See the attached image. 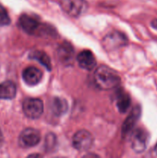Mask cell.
I'll list each match as a JSON object with an SVG mask.
<instances>
[{
    "label": "cell",
    "mask_w": 157,
    "mask_h": 158,
    "mask_svg": "<svg viewBox=\"0 0 157 158\" xmlns=\"http://www.w3.org/2000/svg\"><path fill=\"white\" fill-rule=\"evenodd\" d=\"M58 60L65 64L72 63L74 56V49L70 43L64 42L59 45L57 49Z\"/></svg>",
    "instance_id": "cell-11"
},
{
    "label": "cell",
    "mask_w": 157,
    "mask_h": 158,
    "mask_svg": "<svg viewBox=\"0 0 157 158\" xmlns=\"http://www.w3.org/2000/svg\"><path fill=\"white\" fill-rule=\"evenodd\" d=\"M154 152H155V155L157 156V143H156V145H155V149H154Z\"/></svg>",
    "instance_id": "cell-20"
},
{
    "label": "cell",
    "mask_w": 157,
    "mask_h": 158,
    "mask_svg": "<svg viewBox=\"0 0 157 158\" xmlns=\"http://www.w3.org/2000/svg\"><path fill=\"white\" fill-rule=\"evenodd\" d=\"M43 110V103L39 99L27 98L23 101L22 110L25 115L29 118H38L42 114Z\"/></svg>",
    "instance_id": "cell-4"
},
{
    "label": "cell",
    "mask_w": 157,
    "mask_h": 158,
    "mask_svg": "<svg viewBox=\"0 0 157 158\" xmlns=\"http://www.w3.org/2000/svg\"><path fill=\"white\" fill-rule=\"evenodd\" d=\"M116 106L120 113H126L131 104L129 96L123 91H119L116 94Z\"/></svg>",
    "instance_id": "cell-14"
},
{
    "label": "cell",
    "mask_w": 157,
    "mask_h": 158,
    "mask_svg": "<svg viewBox=\"0 0 157 158\" xmlns=\"http://www.w3.org/2000/svg\"><path fill=\"white\" fill-rule=\"evenodd\" d=\"M60 6L66 14L72 17L80 16L88 9L86 0H62Z\"/></svg>",
    "instance_id": "cell-2"
},
{
    "label": "cell",
    "mask_w": 157,
    "mask_h": 158,
    "mask_svg": "<svg viewBox=\"0 0 157 158\" xmlns=\"http://www.w3.org/2000/svg\"><path fill=\"white\" fill-rule=\"evenodd\" d=\"M139 116V109L135 108L131 112V114H129V116L123 123V128H122L123 135L127 134V133H129L132 129V127H133L134 125L136 123L137 120H138Z\"/></svg>",
    "instance_id": "cell-15"
},
{
    "label": "cell",
    "mask_w": 157,
    "mask_h": 158,
    "mask_svg": "<svg viewBox=\"0 0 157 158\" xmlns=\"http://www.w3.org/2000/svg\"><path fill=\"white\" fill-rule=\"evenodd\" d=\"M16 95V86L12 81H5L0 83V99L12 100Z\"/></svg>",
    "instance_id": "cell-12"
},
{
    "label": "cell",
    "mask_w": 157,
    "mask_h": 158,
    "mask_svg": "<svg viewBox=\"0 0 157 158\" xmlns=\"http://www.w3.org/2000/svg\"><path fill=\"white\" fill-rule=\"evenodd\" d=\"M127 44V38L124 34L113 31L107 34L103 40V46L106 51H113Z\"/></svg>",
    "instance_id": "cell-3"
},
{
    "label": "cell",
    "mask_w": 157,
    "mask_h": 158,
    "mask_svg": "<svg viewBox=\"0 0 157 158\" xmlns=\"http://www.w3.org/2000/svg\"><path fill=\"white\" fill-rule=\"evenodd\" d=\"M42 73L35 66H29L22 72V79L25 83L29 86H35L38 84L42 80Z\"/></svg>",
    "instance_id": "cell-10"
},
{
    "label": "cell",
    "mask_w": 157,
    "mask_h": 158,
    "mask_svg": "<svg viewBox=\"0 0 157 158\" xmlns=\"http://www.w3.org/2000/svg\"><path fill=\"white\" fill-rule=\"evenodd\" d=\"M94 81L99 89L109 90L116 88L121 83V79L112 69L106 66H100L94 73Z\"/></svg>",
    "instance_id": "cell-1"
},
{
    "label": "cell",
    "mask_w": 157,
    "mask_h": 158,
    "mask_svg": "<svg viewBox=\"0 0 157 158\" xmlns=\"http://www.w3.org/2000/svg\"><path fill=\"white\" fill-rule=\"evenodd\" d=\"M55 143H56V138H55L54 134H49L46 136V148H47L48 150L54 148V147L55 146Z\"/></svg>",
    "instance_id": "cell-18"
},
{
    "label": "cell",
    "mask_w": 157,
    "mask_h": 158,
    "mask_svg": "<svg viewBox=\"0 0 157 158\" xmlns=\"http://www.w3.org/2000/svg\"><path fill=\"white\" fill-rule=\"evenodd\" d=\"M30 58L33 60H37L39 62L42 66H44L48 70L50 71L52 69V64H51V60L49 59V56L46 52L39 50H35L30 53Z\"/></svg>",
    "instance_id": "cell-16"
},
{
    "label": "cell",
    "mask_w": 157,
    "mask_h": 158,
    "mask_svg": "<svg viewBox=\"0 0 157 158\" xmlns=\"http://www.w3.org/2000/svg\"><path fill=\"white\" fill-rule=\"evenodd\" d=\"M3 140H4V138H3L2 133L1 130H0V148H1L2 145V143H3Z\"/></svg>",
    "instance_id": "cell-19"
},
{
    "label": "cell",
    "mask_w": 157,
    "mask_h": 158,
    "mask_svg": "<svg viewBox=\"0 0 157 158\" xmlns=\"http://www.w3.org/2000/svg\"><path fill=\"white\" fill-rule=\"evenodd\" d=\"M19 25L22 29L29 35H35L42 32V25L38 19L28 14H24L19 18Z\"/></svg>",
    "instance_id": "cell-8"
},
{
    "label": "cell",
    "mask_w": 157,
    "mask_h": 158,
    "mask_svg": "<svg viewBox=\"0 0 157 158\" xmlns=\"http://www.w3.org/2000/svg\"><path fill=\"white\" fill-rule=\"evenodd\" d=\"M41 140L40 132L34 128H26L20 134L18 143L23 148H33L36 146Z\"/></svg>",
    "instance_id": "cell-6"
},
{
    "label": "cell",
    "mask_w": 157,
    "mask_h": 158,
    "mask_svg": "<svg viewBox=\"0 0 157 158\" xmlns=\"http://www.w3.org/2000/svg\"><path fill=\"white\" fill-rule=\"evenodd\" d=\"M51 110L54 115L59 116L66 114L68 110V103L64 99L60 97H55L51 103Z\"/></svg>",
    "instance_id": "cell-13"
},
{
    "label": "cell",
    "mask_w": 157,
    "mask_h": 158,
    "mask_svg": "<svg viewBox=\"0 0 157 158\" xmlns=\"http://www.w3.org/2000/svg\"><path fill=\"white\" fill-rule=\"evenodd\" d=\"M10 23V18L7 11L0 4V26H8Z\"/></svg>",
    "instance_id": "cell-17"
},
{
    "label": "cell",
    "mask_w": 157,
    "mask_h": 158,
    "mask_svg": "<svg viewBox=\"0 0 157 158\" xmlns=\"http://www.w3.org/2000/svg\"><path fill=\"white\" fill-rule=\"evenodd\" d=\"M78 66L86 70H92L96 66V60L94 54L90 50H83L77 56Z\"/></svg>",
    "instance_id": "cell-9"
},
{
    "label": "cell",
    "mask_w": 157,
    "mask_h": 158,
    "mask_svg": "<svg viewBox=\"0 0 157 158\" xmlns=\"http://www.w3.org/2000/svg\"><path fill=\"white\" fill-rule=\"evenodd\" d=\"M149 136L143 128H137L131 135V148L135 153H142L147 147Z\"/></svg>",
    "instance_id": "cell-7"
},
{
    "label": "cell",
    "mask_w": 157,
    "mask_h": 158,
    "mask_svg": "<svg viewBox=\"0 0 157 158\" xmlns=\"http://www.w3.org/2000/svg\"><path fill=\"white\" fill-rule=\"evenodd\" d=\"M94 142L92 134L86 130H81L75 134L72 138V146L78 151H86L90 149Z\"/></svg>",
    "instance_id": "cell-5"
}]
</instances>
